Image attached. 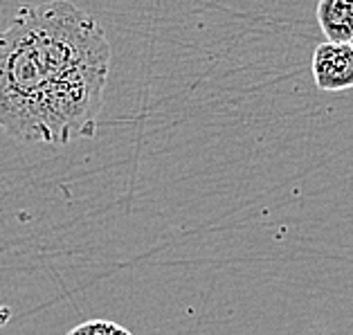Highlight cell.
Masks as SVG:
<instances>
[{
	"label": "cell",
	"mask_w": 353,
	"mask_h": 335,
	"mask_svg": "<svg viewBox=\"0 0 353 335\" xmlns=\"http://www.w3.org/2000/svg\"><path fill=\"white\" fill-rule=\"evenodd\" d=\"M65 335H133V333L110 320H88L79 326H74V329L68 331Z\"/></svg>",
	"instance_id": "277c9868"
},
{
	"label": "cell",
	"mask_w": 353,
	"mask_h": 335,
	"mask_svg": "<svg viewBox=\"0 0 353 335\" xmlns=\"http://www.w3.org/2000/svg\"><path fill=\"white\" fill-rule=\"evenodd\" d=\"M110 70L104 28L72 3L25 7L0 32V131L63 147L94 135Z\"/></svg>",
	"instance_id": "6da1fadb"
},
{
	"label": "cell",
	"mask_w": 353,
	"mask_h": 335,
	"mask_svg": "<svg viewBox=\"0 0 353 335\" xmlns=\"http://www.w3.org/2000/svg\"><path fill=\"white\" fill-rule=\"evenodd\" d=\"M317 23L326 41L351 43L353 41V0H320L317 3Z\"/></svg>",
	"instance_id": "3957f363"
},
{
	"label": "cell",
	"mask_w": 353,
	"mask_h": 335,
	"mask_svg": "<svg viewBox=\"0 0 353 335\" xmlns=\"http://www.w3.org/2000/svg\"><path fill=\"white\" fill-rule=\"evenodd\" d=\"M351 45H353V41H351Z\"/></svg>",
	"instance_id": "5b68a950"
},
{
	"label": "cell",
	"mask_w": 353,
	"mask_h": 335,
	"mask_svg": "<svg viewBox=\"0 0 353 335\" xmlns=\"http://www.w3.org/2000/svg\"><path fill=\"white\" fill-rule=\"evenodd\" d=\"M313 79L324 92L353 88V45L351 43H320L313 52Z\"/></svg>",
	"instance_id": "7a4b0ae2"
}]
</instances>
